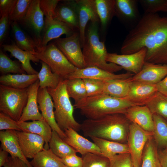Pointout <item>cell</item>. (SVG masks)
Here are the masks:
<instances>
[{
    "mask_svg": "<svg viewBox=\"0 0 167 167\" xmlns=\"http://www.w3.org/2000/svg\"><path fill=\"white\" fill-rule=\"evenodd\" d=\"M147 49L145 61L167 64V17L145 13L128 32L121 48L122 54Z\"/></svg>",
    "mask_w": 167,
    "mask_h": 167,
    "instance_id": "obj_1",
    "label": "cell"
},
{
    "mask_svg": "<svg viewBox=\"0 0 167 167\" xmlns=\"http://www.w3.org/2000/svg\"><path fill=\"white\" fill-rule=\"evenodd\" d=\"M131 122L124 113H112L99 119L83 121L80 130L86 137L127 143Z\"/></svg>",
    "mask_w": 167,
    "mask_h": 167,
    "instance_id": "obj_2",
    "label": "cell"
},
{
    "mask_svg": "<svg viewBox=\"0 0 167 167\" xmlns=\"http://www.w3.org/2000/svg\"><path fill=\"white\" fill-rule=\"evenodd\" d=\"M138 105L125 98L103 94L87 97L75 103L74 106L87 119H96L109 114L124 113L128 108Z\"/></svg>",
    "mask_w": 167,
    "mask_h": 167,
    "instance_id": "obj_3",
    "label": "cell"
},
{
    "mask_svg": "<svg viewBox=\"0 0 167 167\" xmlns=\"http://www.w3.org/2000/svg\"><path fill=\"white\" fill-rule=\"evenodd\" d=\"M82 47L86 67H96L112 73L123 69L120 66L106 61L108 53L104 42L100 40L98 23H91Z\"/></svg>",
    "mask_w": 167,
    "mask_h": 167,
    "instance_id": "obj_4",
    "label": "cell"
},
{
    "mask_svg": "<svg viewBox=\"0 0 167 167\" xmlns=\"http://www.w3.org/2000/svg\"><path fill=\"white\" fill-rule=\"evenodd\" d=\"M67 79L62 80L55 88H47L53 102L54 117L59 128L63 131L71 128L78 132L80 124L75 119L74 107L66 90Z\"/></svg>",
    "mask_w": 167,
    "mask_h": 167,
    "instance_id": "obj_5",
    "label": "cell"
},
{
    "mask_svg": "<svg viewBox=\"0 0 167 167\" xmlns=\"http://www.w3.org/2000/svg\"><path fill=\"white\" fill-rule=\"evenodd\" d=\"M28 99V88H16L0 85V111L19 121Z\"/></svg>",
    "mask_w": 167,
    "mask_h": 167,
    "instance_id": "obj_6",
    "label": "cell"
},
{
    "mask_svg": "<svg viewBox=\"0 0 167 167\" xmlns=\"http://www.w3.org/2000/svg\"><path fill=\"white\" fill-rule=\"evenodd\" d=\"M33 54L46 63L52 71L63 80L68 79L78 68L68 61L54 43L48 44Z\"/></svg>",
    "mask_w": 167,
    "mask_h": 167,
    "instance_id": "obj_7",
    "label": "cell"
},
{
    "mask_svg": "<svg viewBox=\"0 0 167 167\" xmlns=\"http://www.w3.org/2000/svg\"><path fill=\"white\" fill-rule=\"evenodd\" d=\"M54 42L72 64L78 69L86 68L79 32H75L65 38L55 39Z\"/></svg>",
    "mask_w": 167,
    "mask_h": 167,
    "instance_id": "obj_8",
    "label": "cell"
},
{
    "mask_svg": "<svg viewBox=\"0 0 167 167\" xmlns=\"http://www.w3.org/2000/svg\"><path fill=\"white\" fill-rule=\"evenodd\" d=\"M152 137V133L146 131L137 125L131 122L127 143L134 167H140L145 146L148 140Z\"/></svg>",
    "mask_w": 167,
    "mask_h": 167,
    "instance_id": "obj_9",
    "label": "cell"
},
{
    "mask_svg": "<svg viewBox=\"0 0 167 167\" xmlns=\"http://www.w3.org/2000/svg\"><path fill=\"white\" fill-rule=\"evenodd\" d=\"M147 51V49L143 47L138 51L131 54L120 55L116 53H108L106 61L121 66L128 72L136 74L143 67Z\"/></svg>",
    "mask_w": 167,
    "mask_h": 167,
    "instance_id": "obj_10",
    "label": "cell"
},
{
    "mask_svg": "<svg viewBox=\"0 0 167 167\" xmlns=\"http://www.w3.org/2000/svg\"><path fill=\"white\" fill-rule=\"evenodd\" d=\"M40 0H32L26 15L23 21L31 31L33 39L40 48L42 34L45 25L44 15L40 6Z\"/></svg>",
    "mask_w": 167,
    "mask_h": 167,
    "instance_id": "obj_11",
    "label": "cell"
},
{
    "mask_svg": "<svg viewBox=\"0 0 167 167\" xmlns=\"http://www.w3.org/2000/svg\"><path fill=\"white\" fill-rule=\"evenodd\" d=\"M79 19L80 40L82 47L85 41L86 28L88 21L98 23L100 21L94 0H76Z\"/></svg>",
    "mask_w": 167,
    "mask_h": 167,
    "instance_id": "obj_12",
    "label": "cell"
},
{
    "mask_svg": "<svg viewBox=\"0 0 167 167\" xmlns=\"http://www.w3.org/2000/svg\"><path fill=\"white\" fill-rule=\"evenodd\" d=\"M37 102L39 109L44 119L50 126L52 131L57 132L63 140L66 136L64 131L59 128L56 121L53 101L47 88H39L37 95Z\"/></svg>",
    "mask_w": 167,
    "mask_h": 167,
    "instance_id": "obj_13",
    "label": "cell"
},
{
    "mask_svg": "<svg viewBox=\"0 0 167 167\" xmlns=\"http://www.w3.org/2000/svg\"><path fill=\"white\" fill-rule=\"evenodd\" d=\"M167 76V64L145 62L141 70L130 78L131 81L156 84Z\"/></svg>",
    "mask_w": 167,
    "mask_h": 167,
    "instance_id": "obj_14",
    "label": "cell"
},
{
    "mask_svg": "<svg viewBox=\"0 0 167 167\" xmlns=\"http://www.w3.org/2000/svg\"><path fill=\"white\" fill-rule=\"evenodd\" d=\"M53 18L66 25L74 31H79L76 0H60L56 8Z\"/></svg>",
    "mask_w": 167,
    "mask_h": 167,
    "instance_id": "obj_15",
    "label": "cell"
},
{
    "mask_svg": "<svg viewBox=\"0 0 167 167\" xmlns=\"http://www.w3.org/2000/svg\"><path fill=\"white\" fill-rule=\"evenodd\" d=\"M19 143L24 156L32 159L44 149L45 141L41 136L32 133L16 131Z\"/></svg>",
    "mask_w": 167,
    "mask_h": 167,
    "instance_id": "obj_16",
    "label": "cell"
},
{
    "mask_svg": "<svg viewBox=\"0 0 167 167\" xmlns=\"http://www.w3.org/2000/svg\"><path fill=\"white\" fill-rule=\"evenodd\" d=\"M75 32L67 25L53 17H45L41 46L38 50L46 46L52 40L59 38L63 34L68 36Z\"/></svg>",
    "mask_w": 167,
    "mask_h": 167,
    "instance_id": "obj_17",
    "label": "cell"
},
{
    "mask_svg": "<svg viewBox=\"0 0 167 167\" xmlns=\"http://www.w3.org/2000/svg\"><path fill=\"white\" fill-rule=\"evenodd\" d=\"M124 114L131 122L146 131L152 133L154 129L152 114L146 105L131 107Z\"/></svg>",
    "mask_w": 167,
    "mask_h": 167,
    "instance_id": "obj_18",
    "label": "cell"
},
{
    "mask_svg": "<svg viewBox=\"0 0 167 167\" xmlns=\"http://www.w3.org/2000/svg\"><path fill=\"white\" fill-rule=\"evenodd\" d=\"M157 91L156 84L130 81L129 90L125 98L138 105H143Z\"/></svg>",
    "mask_w": 167,
    "mask_h": 167,
    "instance_id": "obj_19",
    "label": "cell"
},
{
    "mask_svg": "<svg viewBox=\"0 0 167 167\" xmlns=\"http://www.w3.org/2000/svg\"><path fill=\"white\" fill-rule=\"evenodd\" d=\"M134 74L127 72L125 73L116 74L96 67L77 68L71 75L68 79L73 78L92 79L102 80L126 79L133 76Z\"/></svg>",
    "mask_w": 167,
    "mask_h": 167,
    "instance_id": "obj_20",
    "label": "cell"
},
{
    "mask_svg": "<svg viewBox=\"0 0 167 167\" xmlns=\"http://www.w3.org/2000/svg\"><path fill=\"white\" fill-rule=\"evenodd\" d=\"M64 131L66 137L63 140L82 156L88 153L102 155L96 144L79 134L74 129L69 128Z\"/></svg>",
    "mask_w": 167,
    "mask_h": 167,
    "instance_id": "obj_21",
    "label": "cell"
},
{
    "mask_svg": "<svg viewBox=\"0 0 167 167\" xmlns=\"http://www.w3.org/2000/svg\"><path fill=\"white\" fill-rule=\"evenodd\" d=\"M39 88V79L28 88L27 103L19 121L44 119L39 110L37 95Z\"/></svg>",
    "mask_w": 167,
    "mask_h": 167,
    "instance_id": "obj_22",
    "label": "cell"
},
{
    "mask_svg": "<svg viewBox=\"0 0 167 167\" xmlns=\"http://www.w3.org/2000/svg\"><path fill=\"white\" fill-rule=\"evenodd\" d=\"M1 148L7 152L11 156L17 157L24 161L28 167H32L23 154L20 148L16 131H0Z\"/></svg>",
    "mask_w": 167,
    "mask_h": 167,
    "instance_id": "obj_23",
    "label": "cell"
},
{
    "mask_svg": "<svg viewBox=\"0 0 167 167\" xmlns=\"http://www.w3.org/2000/svg\"><path fill=\"white\" fill-rule=\"evenodd\" d=\"M2 46L4 51L9 52L11 56L21 62L23 69L27 74H38V72L32 66L30 62L36 63L39 62L40 60L32 54L20 49L15 42L11 44H3Z\"/></svg>",
    "mask_w": 167,
    "mask_h": 167,
    "instance_id": "obj_24",
    "label": "cell"
},
{
    "mask_svg": "<svg viewBox=\"0 0 167 167\" xmlns=\"http://www.w3.org/2000/svg\"><path fill=\"white\" fill-rule=\"evenodd\" d=\"M21 131L30 132L39 135L44 139V148L49 149V143L51 139L52 130L45 119L34 120L31 122L17 121Z\"/></svg>",
    "mask_w": 167,
    "mask_h": 167,
    "instance_id": "obj_25",
    "label": "cell"
},
{
    "mask_svg": "<svg viewBox=\"0 0 167 167\" xmlns=\"http://www.w3.org/2000/svg\"><path fill=\"white\" fill-rule=\"evenodd\" d=\"M100 149L102 155L111 159L116 155L130 153L127 143H123L96 137L90 138Z\"/></svg>",
    "mask_w": 167,
    "mask_h": 167,
    "instance_id": "obj_26",
    "label": "cell"
},
{
    "mask_svg": "<svg viewBox=\"0 0 167 167\" xmlns=\"http://www.w3.org/2000/svg\"><path fill=\"white\" fill-rule=\"evenodd\" d=\"M38 79L37 75L8 74L0 77L1 84L14 88H28Z\"/></svg>",
    "mask_w": 167,
    "mask_h": 167,
    "instance_id": "obj_27",
    "label": "cell"
},
{
    "mask_svg": "<svg viewBox=\"0 0 167 167\" xmlns=\"http://www.w3.org/2000/svg\"><path fill=\"white\" fill-rule=\"evenodd\" d=\"M13 36L15 45L20 49L29 52L33 54L38 49V46L33 39L29 36L20 28L17 22L11 23Z\"/></svg>",
    "mask_w": 167,
    "mask_h": 167,
    "instance_id": "obj_28",
    "label": "cell"
},
{
    "mask_svg": "<svg viewBox=\"0 0 167 167\" xmlns=\"http://www.w3.org/2000/svg\"><path fill=\"white\" fill-rule=\"evenodd\" d=\"M130 78L104 80L103 94L118 98H125L129 90Z\"/></svg>",
    "mask_w": 167,
    "mask_h": 167,
    "instance_id": "obj_29",
    "label": "cell"
},
{
    "mask_svg": "<svg viewBox=\"0 0 167 167\" xmlns=\"http://www.w3.org/2000/svg\"><path fill=\"white\" fill-rule=\"evenodd\" d=\"M32 167H62L61 159L50 149H44L36 154L29 161Z\"/></svg>",
    "mask_w": 167,
    "mask_h": 167,
    "instance_id": "obj_30",
    "label": "cell"
},
{
    "mask_svg": "<svg viewBox=\"0 0 167 167\" xmlns=\"http://www.w3.org/2000/svg\"><path fill=\"white\" fill-rule=\"evenodd\" d=\"M96 11L103 29L115 15V0H94Z\"/></svg>",
    "mask_w": 167,
    "mask_h": 167,
    "instance_id": "obj_31",
    "label": "cell"
},
{
    "mask_svg": "<svg viewBox=\"0 0 167 167\" xmlns=\"http://www.w3.org/2000/svg\"><path fill=\"white\" fill-rule=\"evenodd\" d=\"M154 129L152 137L157 147L167 148V120L157 114L152 115Z\"/></svg>",
    "mask_w": 167,
    "mask_h": 167,
    "instance_id": "obj_32",
    "label": "cell"
},
{
    "mask_svg": "<svg viewBox=\"0 0 167 167\" xmlns=\"http://www.w3.org/2000/svg\"><path fill=\"white\" fill-rule=\"evenodd\" d=\"M158 147L152 137L147 142L142 154L140 167H160Z\"/></svg>",
    "mask_w": 167,
    "mask_h": 167,
    "instance_id": "obj_33",
    "label": "cell"
},
{
    "mask_svg": "<svg viewBox=\"0 0 167 167\" xmlns=\"http://www.w3.org/2000/svg\"><path fill=\"white\" fill-rule=\"evenodd\" d=\"M49 144V149L53 153L60 158L77 152L75 149L66 143L54 131H52Z\"/></svg>",
    "mask_w": 167,
    "mask_h": 167,
    "instance_id": "obj_34",
    "label": "cell"
},
{
    "mask_svg": "<svg viewBox=\"0 0 167 167\" xmlns=\"http://www.w3.org/2000/svg\"><path fill=\"white\" fill-rule=\"evenodd\" d=\"M41 68L37 74L41 88H55L62 80L60 77L53 73L49 66L41 61Z\"/></svg>",
    "mask_w": 167,
    "mask_h": 167,
    "instance_id": "obj_35",
    "label": "cell"
},
{
    "mask_svg": "<svg viewBox=\"0 0 167 167\" xmlns=\"http://www.w3.org/2000/svg\"><path fill=\"white\" fill-rule=\"evenodd\" d=\"M115 15L127 20L135 19L138 14L137 1L135 0H115Z\"/></svg>",
    "mask_w": 167,
    "mask_h": 167,
    "instance_id": "obj_36",
    "label": "cell"
},
{
    "mask_svg": "<svg viewBox=\"0 0 167 167\" xmlns=\"http://www.w3.org/2000/svg\"><path fill=\"white\" fill-rule=\"evenodd\" d=\"M153 114H158L167 120V97L158 91L145 103Z\"/></svg>",
    "mask_w": 167,
    "mask_h": 167,
    "instance_id": "obj_37",
    "label": "cell"
},
{
    "mask_svg": "<svg viewBox=\"0 0 167 167\" xmlns=\"http://www.w3.org/2000/svg\"><path fill=\"white\" fill-rule=\"evenodd\" d=\"M66 90L69 97L74 100L75 103L87 97L84 83L80 78L67 79Z\"/></svg>",
    "mask_w": 167,
    "mask_h": 167,
    "instance_id": "obj_38",
    "label": "cell"
},
{
    "mask_svg": "<svg viewBox=\"0 0 167 167\" xmlns=\"http://www.w3.org/2000/svg\"><path fill=\"white\" fill-rule=\"evenodd\" d=\"M0 72L2 75L12 73L24 74L25 72L17 62L13 61L0 50Z\"/></svg>",
    "mask_w": 167,
    "mask_h": 167,
    "instance_id": "obj_39",
    "label": "cell"
},
{
    "mask_svg": "<svg viewBox=\"0 0 167 167\" xmlns=\"http://www.w3.org/2000/svg\"><path fill=\"white\" fill-rule=\"evenodd\" d=\"M82 167H110V160L102 155L88 153L82 156Z\"/></svg>",
    "mask_w": 167,
    "mask_h": 167,
    "instance_id": "obj_40",
    "label": "cell"
},
{
    "mask_svg": "<svg viewBox=\"0 0 167 167\" xmlns=\"http://www.w3.org/2000/svg\"><path fill=\"white\" fill-rule=\"evenodd\" d=\"M32 0H18L11 13L9 15L11 23L22 21L25 18Z\"/></svg>",
    "mask_w": 167,
    "mask_h": 167,
    "instance_id": "obj_41",
    "label": "cell"
},
{
    "mask_svg": "<svg viewBox=\"0 0 167 167\" xmlns=\"http://www.w3.org/2000/svg\"><path fill=\"white\" fill-rule=\"evenodd\" d=\"M139 2L145 13H157L167 12V0H141Z\"/></svg>",
    "mask_w": 167,
    "mask_h": 167,
    "instance_id": "obj_42",
    "label": "cell"
},
{
    "mask_svg": "<svg viewBox=\"0 0 167 167\" xmlns=\"http://www.w3.org/2000/svg\"><path fill=\"white\" fill-rule=\"evenodd\" d=\"M82 79L86 87L87 97L103 94L104 80L92 79Z\"/></svg>",
    "mask_w": 167,
    "mask_h": 167,
    "instance_id": "obj_43",
    "label": "cell"
},
{
    "mask_svg": "<svg viewBox=\"0 0 167 167\" xmlns=\"http://www.w3.org/2000/svg\"><path fill=\"white\" fill-rule=\"evenodd\" d=\"M109 160L110 167H134L130 153L118 154Z\"/></svg>",
    "mask_w": 167,
    "mask_h": 167,
    "instance_id": "obj_44",
    "label": "cell"
},
{
    "mask_svg": "<svg viewBox=\"0 0 167 167\" xmlns=\"http://www.w3.org/2000/svg\"><path fill=\"white\" fill-rule=\"evenodd\" d=\"M59 0H40V6L45 17H53Z\"/></svg>",
    "mask_w": 167,
    "mask_h": 167,
    "instance_id": "obj_45",
    "label": "cell"
},
{
    "mask_svg": "<svg viewBox=\"0 0 167 167\" xmlns=\"http://www.w3.org/2000/svg\"><path fill=\"white\" fill-rule=\"evenodd\" d=\"M5 130L21 131L17 124V121L0 112V130L1 131Z\"/></svg>",
    "mask_w": 167,
    "mask_h": 167,
    "instance_id": "obj_46",
    "label": "cell"
},
{
    "mask_svg": "<svg viewBox=\"0 0 167 167\" xmlns=\"http://www.w3.org/2000/svg\"><path fill=\"white\" fill-rule=\"evenodd\" d=\"M73 154L61 158L62 163L67 167H82L83 161L82 157Z\"/></svg>",
    "mask_w": 167,
    "mask_h": 167,
    "instance_id": "obj_47",
    "label": "cell"
},
{
    "mask_svg": "<svg viewBox=\"0 0 167 167\" xmlns=\"http://www.w3.org/2000/svg\"><path fill=\"white\" fill-rule=\"evenodd\" d=\"M0 19V43L1 45L7 34L9 24H10L9 19V15L4 14L1 16Z\"/></svg>",
    "mask_w": 167,
    "mask_h": 167,
    "instance_id": "obj_48",
    "label": "cell"
},
{
    "mask_svg": "<svg viewBox=\"0 0 167 167\" xmlns=\"http://www.w3.org/2000/svg\"><path fill=\"white\" fill-rule=\"evenodd\" d=\"M17 1V0H0V16L5 14L9 15L13 11Z\"/></svg>",
    "mask_w": 167,
    "mask_h": 167,
    "instance_id": "obj_49",
    "label": "cell"
},
{
    "mask_svg": "<svg viewBox=\"0 0 167 167\" xmlns=\"http://www.w3.org/2000/svg\"><path fill=\"white\" fill-rule=\"evenodd\" d=\"M3 167H28L27 165L20 159L8 156Z\"/></svg>",
    "mask_w": 167,
    "mask_h": 167,
    "instance_id": "obj_50",
    "label": "cell"
},
{
    "mask_svg": "<svg viewBox=\"0 0 167 167\" xmlns=\"http://www.w3.org/2000/svg\"><path fill=\"white\" fill-rule=\"evenodd\" d=\"M158 157L161 167H167V148L158 151Z\"/></svg>",
    "mask_w": 167,
    "mask_h": 167,
    "instance_id": "obj_51",
    "label": "cell"
},
{
    "mask_svg": "<svg viewBox=\"0 0 167 167\" xmlns=\"http://www.w3.org/2000/svg\"><path fill=\"white\" fill-rule=\"evenodd\" d=\"M156 85L158 91L167 97V76Z\"/></svg>",
    "mask_w": 167,
    "mask_h": 167,
    "instance_id": "obj_52",
    "label": "cell"
},
{
    "mask_svg": "<svg viewBox=\"0 0 167 167\" xmlns=\"http://www.w3.org/2000/svg\"><path fill=\"white\" fill-rule=\"evenodd\" d=\"M9 153L2 148L0 149V167H3L8 156Z\"/></svg>",
    "mask_w": 167,
    "mask_h": 167,
    "instance_id": "obj_53",
    "label": "cell"
},
{
    "mask_svg": "<svg viewBox=\"0 0 167 167\" xmlns=\"http://www.w3.org/2000/svg\"><path fill=\"white\" fill-rule=\"evenodd\" d=\"M62 167H67L65 165H64V166H63Z\"/></svg>",
    "mask_w": 167,
    "mask_h": 167,
    "instance_id": "obj_54",
    "label": "cell"
},
{
    "mask_svg": "<svg viewBox=\"0 0 167 167\" xmlns=\"http://www.w3.org/2000/svg\"><path fill=\"white\" fill-rule=\"evenodd\" d=\"M160 167H161V166Z\"/></svg>",
    "mask_w": 167,
    "mask_h": 167,
    "instance_id": "obj_55",
    "label": "cell"
},
{
    "mask_svg": "<svg viewBox=\"0 0 167 167\" xmlns=\"http://www.w3.org/2000/svg\"></svg>",
    "mask_w": 167,
    "mask_h": 167,
    "instance_id": "obj_56",
    "label": "cell"
}]
</instances>
